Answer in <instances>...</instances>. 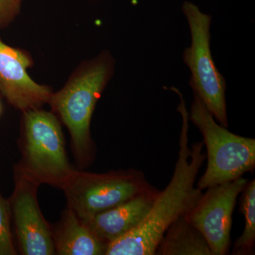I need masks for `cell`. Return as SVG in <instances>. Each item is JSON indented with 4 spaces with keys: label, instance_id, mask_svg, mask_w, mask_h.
<instances>
[{
    "label": "cell",
    "instance_id": "7a4b0ae2",
    "mask_svg": "<svg viewBox=\"0 0 255 255\" xmlns=\"http://www.w3.org/2000/svg\"><path fill=\"white\" fill-rule=\"evenodd\" d=\"M114 61L103 52L83 64L62 90L52 94L48 104L68 128L74 150L82 162L92 150L90 122L95 106L114 73Z\"/></svg>",
    "mask_w": 255,
    "mask_h": 255
},
{
    "label": "cell",
    "instance_id": "9c48e42d",
    "mask_svg": "<svg viewBox=\"0 0 255 255\" xmlns=\"http://www.w3.org/2000/svg\"><path fill=\"white\" fill-rule=\"evenodd\" d=\"M31 65L29 55L0 38V92L23 112L41 108L49 102L53 94L49 87L36 83L28 75L27 69Z\"/></svg>",
    "mask_w": 255,
    "mask_h": 255
},
{
    "label": "cell",
    "instance_id": "8fae6325",
    "mask_svg": "<svg viewBox=\"0 0 255 255\" xmlns=\"http://www.w3.org/2000/svg\"><path fill=\"white\" fill-rule=\"evenodd\" d=\"M53 238L55 253L60 255H102L107 248L69 208Z\"/></svg>",
    "mask_w": 255,
    "mask_h": 255
},
{
    "label": "cell",
    "instance_id": "5b68a950",
    "mask_svg": "<svg viewBox=\"0 0 255 255\" xmlns=\"http://www.w3.org/2000/svg\"><path fill=\"white\" fill-rule=\"evenodd\" d=\"M182 11L191 38L190 46L183 53V60L190 70L189 85L216 122L227 128L226 80L215 65L210 46L212 18L187 1L183 4Z\"/></svg>",
    "mask_w": 255,
    "mask_h": 255
},
{
    "label": "cell",
    "instance_id": "4fadbf2b",
    "mask_svg": "<svg viewBox=\"0 0 255 255\" xmlns=\"http://www.w3.org/2000/svg\"><path fill=\"white\" fill-rule=\"evenodd\" d=\"M241 210L245 218L243 233L235 242L232 254L248 255L254 253L255 243V180L248 182L242 191Z\"/></svg>",
    "mask_w": 255,
    "mask_h": 255
},
{
    "label": "cell",
    "instance_id": "7c38bea8",
    "mask_svg": "<svg viewBox=\"0 0 255 255\" xmlns=\"http://www.w3.org/2000/svg\"><path fill=\"white\" fill-rule=\"evenodd\" d=\"M156 255H212L202 234L182 216L164 233Z\"/></svg>",
    "mask_w": 255,
    "mask_h": 255
},
{
    "label": "cell",
    "instance_id": "3957f363",
    "mask_svg": "<svg viewBox=\"0 0 255 255\" xmlns=\"http://www.w3.org/2000/svg\"><path fill=\"white\" fill-rule=\"evenodd\" d=\"M189 119L206 147L207 166L196 187L201 190L243 177L255 167V140L236 135L216 122L194 94Z\"/></svg>",
    "mask_w": 255,
    "mask_h": 255
},
{
    "label": "cell",
    "instance_id": "ba28073f",
    "mask_svg": "<svg viewBox=\"0 0 255 255\" xmlns=\"http://www.w3.org/2000/svg\"><path fill=\"white\" fill-rule=\"evenodd\" d=\"M39 185L18 170L11 210L20 250L24 255H52L55 253L53 233L37 200Z\"/></svg>",
    "mask_w": 255,
    "mask_h": 255
},
{
    "label": "cell",
    "instance_id": "6da1fadb",
    "mask_svg": "<svg viewBox=\"0 0 255 255\" xmlns=\"http://www.w3.org/2000/svg\"><path fill=\"white\" fill-rule=\"evenodd\" d=\"M178 112L182 117L179 149L174 174L163 191H159L148 214L141 223L106 248L105 255H154L167 228L179 218L186 216L196 204L203 191L196 180L205 162L204 142L189 146V112L185 100L178 89Z\"/></svg>",
    "mask_w": 255,
    "mask_h": 255
},
{
    "label": "cell",
    "instance_id": "2e32d148",
    "mask_svg": "<svg viewBox=\"0 0 255 255\" xmlns=\"http://www.w3.org/2000/svg\"><path fill=\"white\" fill-rule=\"evenodd\" d=\"M16 1H19V2H21V1H22V0H16Z\"/></svg>",
    "mask_w": 255,
    "mask_h": 255
},
{
    "label": "cell",
    "instance_id": "52a82bcc",
    "mask_svg": "<svg viewBox=\"0 0 255 255\" xmlns=\"http://www.w3.org/2000/svg\"><path fill=\"white\" fill-rule=\"evenodd\" d=\"M248 182L242 177L207 188L185 216L205 238L212 255H225L229 251L233 210Z\"/></svg>",
    "mask_w": 255,
    "mask_h": 255
},
{
    "label": "cell",
    "instance_id": "e0dca14e",
    "mask_svg": "<svg viewBox=\"0 0 255 255\" xmlns=\"http://www.w3.org/2000/svg\"><path fill=\"white\" fill-rule=\"evenodd\" d=\"M0 113H1V105H0Z\"/></svg>",
    "mask_w": 255,
    "mask_h": 255
},
{
    "label": "cell",
    "instance_id": "9a60e30c",
    "mask_svg": "<svg viewBox=\"0 0 255 255\" xmlns=\"http://www.w3.org/2000/svg\"><path fill=\"white\" fill-rule=\"evenodd\" d=\"M20 4L16 0H0V28L6 26L16 17Z\"/></svg>",
    "mask_w": 255,
    "mask_h": 255
},
{
    "label": "cell",
    "instance_id": "30bf717a",
    "mask_svg": "<svg viewBox=\"0 0 255 255\" xmlns=\"http://www.w3.org/2000/svg\"><path fill=\"white\" fill-rule=\"evenodd\" d=\"M158 192V189L152 188L112 209L96 215L84 223L107 246L142 222Z\"/></svg>",
    "mask_w": 255,
    "mask_h": 255
},
{
    "label": "cell",
    "instance_id": "277c9868",
    "mask_svg": "<svg viewBox=\"0 0 255 255\" xmlns=\"http://www.w3.org/2000/svg\"><path fill=\"white\" fill-rule=\"evenodd\" d=\"M22 162L18 170L38 184L60 188L75 170L69 163L61 126L41 109L23 112Z\"/></svg>",
    "mask_w": 255,
    "mask_h": 255
},
{
    "label": "cell",
    "instance_id": "5bb4252c",
    "mask_svg": "<svg viewBox=\"0 0 255 255\" xmlns=\"http://www.w3.org/2000/svg\"><path fill=\"white\" fill-rule=\"evenodd\" d=\"M9 213V204L0 194V255H16L10 228Z\"/></svg>",
    "mask_w": 255,
    "mask_h": 255
},
{
    "label": "cell",
    "instance_id": "8992f818",
    "mask_svg": "<svg viewBox=\"0 0 255 255\" xmlns=\"http://www.w3.org/2000/svg\"><path fill=\"white\" fill-rule=\"evenodd\" d=\"M152 188L145 174L135 169L104 174L75 169L61 189L66 196L69 209L86 222L96 215Z\"/></svg>",
    "mask_w": 255,
    "mask_h": 255
}]
</instances>
